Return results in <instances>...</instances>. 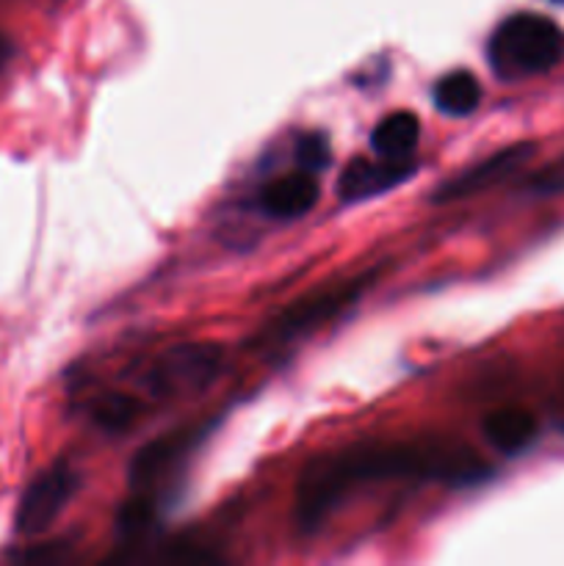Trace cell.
Here are the masks:
<instances>
[{"label":"cell","mask_w":564,"mask_h":566,"mask_svg":"<svg viewBox=\"0 0 564 566\" xmlns=\"http://www.w3.org/2000/svg\"><path fill=\"white\" fill-rule=\"evenodd\" d=\"M396 475H437L451 484H473L487 475L473 457L431 453L418 446H359L337 457L315 459L299 481L296 520L304 531H315L343 497L359 484Z\"/></svg>","instance_id":"obj_1"},{"label":"cell","mask_w":564,"mask_h":566,"mask_svg":"<svg viewBox=\"0 0 564 566\" xmlns=\"http://www.w3.org/2000/svg\"><path fill=\"white\" fill-rule=\"evenodd\" d=\"M487 59L503 81L542 75L564 59V31L542 14H512L492 31Z\"/></svg>","instance_id":"obj_2"},{"label":"cell","mask_w":564,"mask_h":566,"mask_svg":"<svg viewBox=\"0 0 564 566\" xmlns=\"http://www.w3.org/2000/svg\"><path fill=\"white\" fill-rule=\"evenodd\" d=\"M77 484H81V475L66 462H55L53 468L39 473L25 490V495H22L20 506H17V531L33 536L50 528V523L64 512L70 497L77 492Z\"/></svg>","instance_id":"obj_3"},{"label":"cell","mask_w":564,"mask_h":566,"mask_svg":"<svg viewBox=\"0 0 564 566\" xmlns=\"http://www.w3.org/2000/svg\"><path fill=\"white\" fill-rule=\"evenodd\" d=\"M221 365V348L213 343H188L149 368L147 387L155 396H175L208 385Z\"/></svg>","instance_id":"obj_4"},{"label":"cell","mask_w":564,"mask_h":566,"mask_svg":"<svg viewBox=\"0 0 564 566\" xmlns=\"http://www.w3.org/2000/svg\"><path fill=\"white\" fill-rule=\"evenodd\" d=\"M415 171L412 160H393V158H357L343 169L341 180H337V197L343 202H363V199L379 197V193L390 191V188L401 186L409 180Z\"/></svg>","instance_id":"obj_5"},{"label":"cell","mask_w":564,"mask_h":566,"mask_svg":"<svg viewBox=\"0 0 564 566\" xmlns=\"http://www.w3.org/2000/svg\"><path fill=\"white\" fill-rule=\"evenodd\" d=\"M365 282L368 280L348 282V285L321 291L318 296L302 298V304H296V307H291L288 313H282L280 318L274 321V326L269 329L271 337H274V340H288V337H296L302 335V332H310L313 326H318L321 321L332 318V315L341 313L346 304H352L354 298L363 293Z\"/></svg>","instance_id":"obj_6"},{"label":"cell","mask_w":564,"mask_h":566,"mask_svg":"<svg viewBox=\"0 0 564 566\" xmlns=\"http://www.w3.org/2000/svg\"><path fill=\"white\" fill-rule=\"evenodd\" d=\"M531 155H534V147H531V144H518V147L501 149V153L481 160L479 166L468 169L464 175H457L448 182H442L435 193V202H453V199L473 197V193L484 191V188L492 186V182L512 175V171L518 169V166H523Z\"/></svg>","instance_id":"obj_7"},{"label":"cell","mask_w":564,"mask_h":566,"mask_svg":"<svg viewBox=\"0 0 564 566\" xmlns=\"http://www.w3.org/2000/svg\"><path fill=\"white\" fill-rule=\"evenodd\" d=\"M263 210L271 216H282V219H296L313 210L318 202V182H315L313 171H291V175L280 177L263 191Z\"/></svg>","instance_id":"obj_8"},{"label":"cell","mask_w":564,"mask_h":566,"mask_svg":"<svg viewBox=\"0 0 564 566\" xmlns=\"http://www.w3.org/2000/svg\"><path fill=\"white\" fill-rule=\"evenodd\" d=\"M484 437L495 451L512 457L534 442L536 420L523 409H501L484 418Z\"/></svg>","instance_id":"obj_9"},{"label":"cell","mask_w":564,"mask_h":566,"mask_svg":"<svg viewBox=\"0 0 564 566\" xmlns=\"http://www.w3.org/2000/svg\"><path fill=\"white\" fill-rule=\"evenodd\" d=\"M418 136V116L409 114V111H396V114L385 116V119L374 127V133H370V149H374L379 158L404 160L412 155Z\"/></svg>","instance_id":"obj_10"},{"label":"cell","mask_w":564,"mask_h":566,"mask_svg":"<svg viewBox=\"0 0 564 566\" xmlns=\"http://www.w3.org/2000/svg\"><path fill=\"white\" fill-rule=\"evenodd\" d=\"M435 105L448 116H468L479 108L481 103V86L476 81L473 72L457 70L448 72L437 81L435 86Z\"/></svg>","instance_id":"obj_11"},{"label":"cell","mask_w":564,"mask_h":566,"mask_svg":"<svg viewBox=\"0 0 564 566\" xmlns=\"http://www.w3.org/2000/svg\"><path fill=\"white\" fill-rule=\"evenodd\" d=\"M186 442L188 437L171 434V437H160V440L149 442L147 448H142L130 464V484L133 486L149 484V481H153L155 475H158L160 470H164L166 464H169L182 448H186Z\"/></svg>","instance_id":"obj_12"},{"label":"cell","mask_w":564,"mask_h":566,"mask_svg":"<svg viewBox=\"0 0 564 566\" xmlns=\"http://www.w3.org/2000/svg\"><path fill=\"white\" fill-rule=\"evenodd\" d=\"M138 401L130 396H108L105 401L97 403L94 409V420H97L100 429L105 431H122L136 420L138 415Z\"/></svg>","instance_id":"obj_13"},{"label":"cell","mask_w":564,"mask_h":566,"mask_svg":"<svg viewBox=\"0 0 564 566\" xmlns=\"http://www.w3.org/2000/svg\"><path fill=\"white\" fill-rule=\"evenodd\" d=\"M296 164L304 171H318L330 164V147L321 133H304L296 142Z\"/></svg>","instance_id":"obj_14"},{"label":"cell","mask_w":564,"mask_h":566,"mask_svg":"<svg viewBox=\"0 0 564 566\" xmlns=\"http://www.w3.org/2000/svg\"><path fill=\"white\" fill-rule=\"evenodd\" d=\"M144 523H147V506H142V503H127L125 512H122V517H119L122 528L136 531V528H142Z\"/></svg>","instance_id":"obj_15"},{"label":"cell","mask_w":564,"mask_h":566,"mask_svg":"<svg viewBox=\"0 0 564 566\" xmlns=\"http://www.w3.org/2000/svg\"><path fill=\"white\" fill-rule=\"evenodd\" d=\"M11 53H14V44H11V39L0 31V72H3L6 64L11 61Z\"/></svg>","instance_id":"obj_16"},{"label":"cell","mask_w":564,"mask_h":566,"mask_svg":"<svg viewBox=\"0 0 564 566\" xmlns=\"http://www.w3.org/2000/svg\"><path fill=\"white\" fill-rule=\"evenodd\" d=\"M558 3H564V0H558Z\"/></svg>","instance_id":"obj_17"}]
</instances>
